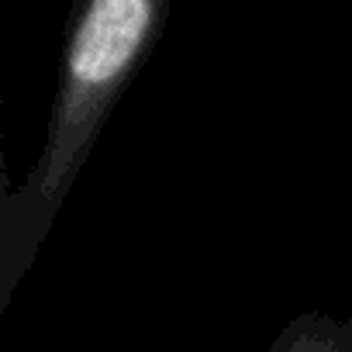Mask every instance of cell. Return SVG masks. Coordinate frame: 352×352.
<instances>
[{
  "label": "cell",
  "mask_w": 352,
  "mask_h": 352,
  "mask_svg": "<svg viewBox=\"0 0 352 352\" xmlns=\"http://www.w3.org/2000/svg\"><path fill=\"white\" fill-rule=\"evenodd\" d=\"M148 25V0H94L76 42H73V76L80 83H107L138 49Z\"/></svg>",
  "instance_id": "6da1fadb"
},
{
  "label": "cell",
  "mask_w": 352,
  "mask_h": 352,
  "mask_svg": "<svg viewBox=\"0 0 352 352\" xmlns=\"http://www.w3.org/2000/svg\"><path fill=\"white\" fill-rule=\"evenodd\" d=\"M287 352H331V349H324L318 338H304V342H297V345L287 349Z\"/></svg>",
  "instance_id": "7a4b0ae2"
}]
</instances>
